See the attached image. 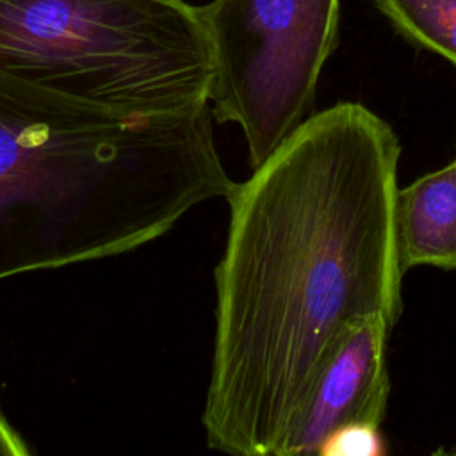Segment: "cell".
<instances>
[{"label": "cell", "instance_id": "obj_3", "mask_svg": "<svg viewBox=\"0 0 456 456\" xmlns=\"http://www.w3.org/2000/svg\"><path fill=\"white\" fill-rule=\"evenodd\" d=\"M0 75L121 114L208 105L214 61L185 0H0Z\"/></svg>", "mask_w": 456, "mask_h": 456}, {"label": "cell", "instance_id": "obj_5", "mask_svg": "<svg viewBox=\"0 0 456 456\" xmlns=\"http://www.w3.org/2000/svg\"><path fill=\"white\" fill-rule=\"evenodd\" d=\"M383 317L356 322L319 370L276 456H321L324 440L351 422L379 426L390 394Z\"/></svg>", "mask_w": 456, "mask_h": 456}, {"label": "cell", "instance_id": "obj_2", "mask_svg": "<svg viewBox=\"0 0 456 456\" xmlns=\"http://www.w3.org/2000/svg\"><path fill=\"white\" fill-rule=\"evenodd\" d=\"M210 105L121 114L0 75V280L130 253L228 198Z\"/></svg>", "mask_w": 456, "mask_h": 456}, {"label": "cell", "instance_id": "obj_7", "mask_svg": "<svg viewBox=\"0 0 456 456\" xmlns=\"http://www.w3.org/2000/svg\"><path fill=\"white\" fill-rule=\"evenodd\" d=\"M372 2L403 37L456 68V0Z\"/></svg>", "mask_w": 456, "mask_h": 456}, {"label": "cell", "instance_id": "obj_6", "mask_svg": "<svg viewBox=\"0 0 456 456\" xmlns=\"http://www.w3.org/2000/svg\"><path fill=\"white\" fill-rule=\"evenodd\" d=\"M395 240L404 273L411 267L456 269V157L399 187Z\"/></svg>", "mask_w": 456, "mask_h": 456}, {"label": "cell", "instance_id": "obj_8", "mask_svg": "<svg viewBox=\"0 0 456 456\" xmlns=\"http://www.w3.org/2000/svg\"><path fill=\"white\" fill-rule=\"evenodd\" d=\"M321 456H387L379 426L351 422L335 429L322 444Z\"/></svg>", "mask_w": 456, "mask_h": 456}, {"label": "cell", "instance_id": "obj_4", "mask_svg": "<svg viewBox=\"0 0 456 456\" xmlns=\"http://www.w3.org/2000/svg\"><path fill=\"white\" fill-rule=\"evenodd\" d=\"M198 9L214 61L212 116L242 128L256 169L312 116L340 0H212Z\"/></svg>", "mask_w": 456, "mask_h": 456}, {"label": "cell", "instance_id": "obj_9", "mask_svg": "<svg viewBox=\"0 0 456 456\" xmlns=\"http://www.w3.org/2000/svg\"><path fill=\"white\" fill-rule=\"evenodd\" d=\"M0 456H32L20 433L0 410Z\"/></svg>", "mask_w": 456, "mask_h": 456}, {"label": "cell", "instance_id": "obj_10", "mask_svg": "<svg viewBox=\"0 0 456 456\" xmlns=\"http://www.w3.org/2000/svg\"><path fill=\"white\" fill-rule=\"evenodd\" d=\"M431 456H456V445L447 449V447H438Z\"/></svg>", "mask_w": 456, "mask_h": 456}, {"label": "cell", "instance_id": "obj_1", "mask_svg": "<svg viewBox=\"0 0 456 456\" xmlns=\"http://www.w3.org/2000/svg\"><path fill=\"white\" fill-rule=\"evenodd\" d=\"M401 144L358 102L312 114L233 183L214 273L201 424L226 456H276L319 370L360 321L403 312L395 240Z\"/></svg>", "mask_w": 456, "mask_h": 456}]
</instances>
